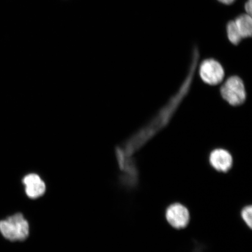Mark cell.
<instances>
[{"mask_svg":"<svg viewBox=\"0 0 252 252\" xmlns=\"http://www.w3.org/2000/svg\"><path fill=\"white\" fill-rule=\"evenodd\" d=\"M220 94L223 98L232 106L241 105L247 98L243 81L237 76L231 77L225 82L220 88Z\"/></svg>","mask_w":252,"mask_h":252,"instance_id":"2","label":"cell"},{"mask_svg":"<svg viewBox=\"0 0 252 252\" xmlns=\"http://www.w3.org/2000/svg\"><path fill=\"white\" fill-rule=\"evenodd\" d=\"M199 73L201 80L212 86L221 83L224 77L222 66L214 59H207L201 63Z\"/></svg>","mask_w":252,"mask_h":252,"instance_id":"3","label":"cell"},{"mask_svg":"<svg viewBox=\"0 0 252 252\" xmlns=\"http://www.w3.org/2000/svg\"><path fill=\"white\" fill-rule=\"evenodd\" d=\"M0 232L9 241H23L29 236V223L23 214L17 213L0 221Z\"/></svg>","mask_w":252,"mask_h":252,"instance_id":"1","label":"cell"},{"mask_svg":"<svg viewBox=\"0 0 252 252\" xmlns=\"http://www.w3.org/2000/svg\"><path fill=\"white\" fill-rule=\"evenodd\" d=\"M25 193L32 199L42 196L45 194L46 187L45 183L36 173H32L23 178Z\"/></svg>","mask_w":252,"mask_h":252,"instance_id":"5","label":"cell"},{"mask_svg":"<svg viewBox=\"0 0 252 252\" xmlns=\"http://www.w3.org/2000/svg\"><path fill=\"white\" fill-rule=\"evenodd\" d=\"M242 39L252 36V19L251 15L247 13L241 14L234 20Z\"/></svg>","mask_w":252,"mask_h":252,"instance_id":"7","label":"cell"},{"mask_svg":"<svg viewBox=\"0 0 252 252\" xmlns=\"http://www.w3.org/2000/svg\"><path fill=\"white\" fill-rule=\"evenodd\" d=\"M165 216L167 221L176 229L185 228L190 220V214L187 207L179 203L170 206L166 211Z\"/></svg>","mask_w":252,"mask_h":252,"instance_id":"4","label":"cell"},{"mask_svg":"<svg viewBox=\"0 0 252 252\" xmlns=\"http://www.w3.org/2000/svg\"><path fill=\"white\" fill-rule=\"evenodd\" d=\"M209 160L211 165L219 172H228L232 166V157L225 150H214L210 154Z\"/></svg>","mask_w":252,"mask_h":252,"instance_id":"6","label":"cell"},{"mask_svg":"<svg viewBox=\"0 0 252 252\" xmlns=\"http://www.w3.org/2000/svg\"><path fill=\"white\" fill-rule=\"evenodd\" d=\"M252 0H248L245 4L246 13L252 15Z\"/></svg>","mask_w":252,"mask_h":252,"instance_id":"10","label":"cell"},{"mask_svg":"<svg viewBox=\"0 0 252 252\" xmlns=\"http://www.w3.org/2000/svg\"><path fill=\"white\" fill-rule=\"evenodd\" d=\"M252 206H247L244 208L241 212V217L245 222L250 229L252 228Z\"/></svg>","mask_w":252,"mask_h":252,"instance_id":"9","label":"cell"},{"mask_svg":"<svg viewBox=\"0 0 252 252\" xmlns=\"http://www.w3.org/2000/svg\"><path fill=\"white\" fill-rule=\"evenodd\" d=\"M217 1L222 3L223 4L231 5L235 2V0H217Z\"/></svg>","mask_w":252,"mask_h":252,"instance_id":"11","label":"cell"},{"mask_svg":"<svg viewBox=\"0 0 252 252\" xmlns=\"http://www.w3.org/2000/svg\"><path fill=\"white\" fill-rule=\"evenodd\" d=\"M226 34L229 42L234 45H238L242 39L234 20L229 21L226 25Z\"/></svg>","mask_w":252,"mask_h":252,"instance_id":"8","label":"cell"}]
</instances>
